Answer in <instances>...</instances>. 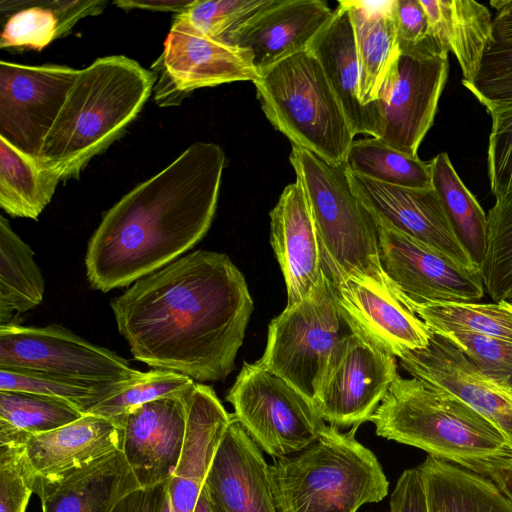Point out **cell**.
Wrapping results in <instances>:
<instances>
[{
  "label": "cell",
  "instance_id": "36",
  "mask_svg": "<svg viewBox=\"0 0 512 512\" xmlns=\"http://www.w3.org/2000/svg\"><path fill=\"white\" fill-rule=\"evenodd\" d=\"M84 415L62 399L0 390V431L36 435L74 422Z\"/></svg>",
  "mask_w": 512,
  "mask_h": 512
},
{
  "label": "cell",
  "instance_id": "42",
  "mask_svg": "<svg viewBox=\"0 0 512 512\" xmlns=\"http://www.w3.org/2000/svg\"><path fill=\"white\" fill-rule=\"evenodd\" d=\"M437 334L458 347L483 375L512 389V341L462 331Z\"/></svg>",
  "mask_w": 512,
  "mask_h": 512
},
{
  "label": "cell",
  "instance_id": "8",
  "mask_svg": "<svg viewBox=\"0 0 512 512\" xmlns=\"http://www.w3.org/2000/svg\"><path fill=\"white\" fill-rule=\"evenodd\" d=\"M353 332L322 270L304 300L271 320L265 351L258 361L314 403L332 353Z\"/></svg>",
  "mask_w": 512,
  "mask_h": 512
},
{
  "label": "cell",
  "instance_id": "1",
  "mask_svg": "<svg viewBox=\"0 0 512 512\" xmlns=\"http://www.w3.org/2000/svg\"><path fill=\"white\" fill-rule=\"evenodd\" d=\"M110 305L135 359L198 383L235 369L253 312L241 271L226 254L205 250L139 279Z\"/></svg>",
  "mask_w": 512,
  "mask_h": 512
},
{
  "label": "cell",
  "instance_id": "19",
  "mask_svg": "<svg viewBox=\"0 0 512 512\" xmlns=\"http://www.w3.org/2000/svg\"><path fill=\"white\" fill-rule=\"evenodd\" d=\"M203 490L212 512H278L263 451L231 414Z\"/></svg>",
  "mask_w": 512,
  "mask_h": 512
},
{
  "label": "cell",
  "instance_id": "2",
  "mask_svg": "<svg viewBox=\"0 0 512 512\" xmlns=\"http://www.w3.org/2000/svg\"><path fill=\"white\" fill-rule=\"evenodd\" d=\"M225 153L196 142L103 216L91 236L86 276L101 292L128 286L193 248L215 215Z\"/></svg>",
  "mask_w": 512,
  "mask_h": 512
},
{
  "label": "cell",
  "instance_id": "18",
  "mask_svg": "<svg viewBox=\"0 0 512 512\" xmlns=\"http://www.w3.org/2000/svg\"><path fill=\"white\" fill-rule=\"evenodd\" d=\"M193 388L142 404L116 423L123 429L122 452L141 488L171 478L181 454L187 398Z\"/></svg>",
  "mask_w": 512,
  "mask_h": 512
},
{
  "label": "cell",
  "instance_id": "12",
  "mask_svg": "<svg viewBox=\"0 0 512 512\" xmlns=\"http://www.w3.org/2000/svg\"><path fill=\"white\" fill-rule=\"evenodd\" d=\"M397 375L396 357L354 329L332 353L314 405L329 425L359 427L370 421Z\"/></svg>",
  "mask_w": 512,
  "mask_h": 512
},
{
  "label": "cell",
  "instance_id": "10",
  "mask_svg": "<svg viewBox=\"0 0 512 512\" xmlns=\"http://www.w3.org/2000/svg\"><path fill=\"white\" fill-rule=\"evenodd\" d=\"M226 400L248 435L274 459L301 451L326 427L310 399L259 361L243 363Z\"/></svg>",
  "mask_w": 512,
  "mask_h": 512
},
{
  "label": "cell",
  "instance_id": "46",
  "mask_svg": "<svg viewBox=\"0 0 512 512\" xmlns=\"http://www.w3.org/2000/svg\"><path fill=\"white\" fill-rule=\"evenodd\" d=\"M390 512H428L426 494L417 467L402 472L390 497Z\"/></svg>",
  "mask_w": 512,
  "mask_h": 512
},
{
  "label": "cell",
  "instance_id": "29",
  "mask_svg": "<svg viewBox=\"0 0 512 512\" xmlns=\"http://www.w3.org/2000/svg\"><path fill=\"white\" fill-rule=\"evenodd\" d=\"M428 23V35L445 53H453L462 70V82L475 76L492 40L490 10L473 0H420Z\"/></svg>",
  "mask_w": 512,
  "mask_h": 512
},
{
  "label": "cell",
  "instance_id": "25",
  "mask_svg": "<svg viewBox=\"0 0 512 512\" xmlns=\"http://www.w3.org/2000/svg\"><path fill=\"white\" fill-rule=\"evenodd\" d=\"M308 49L319 61L354 134L380 138L384 129L381 103L364 106L359 100L360 67L354 31L348 10L340 1Z\"/></svg>",
  "mask_w": 512,
  "mask_h": 512
},
{
  "label": "cell",
  "instance_id": "23",
  "mask_svg": "<svg viewBox=\"0 0 512 512\" xmlns=\"http://www.w3.org/2000/svg\"><path fill=\"white\" fill-rule=\"evenodd\" d=\"M270 241L287 288V306L304 300L321 273V252L312 211L301 184L287 185L270 211Z\"/></svg>",
  "mask_w": 512,
  "mask_h": 512
},
{
  "label": "cell",
  "instance_id": "39",
  "mask_svg": "<svg viewBox=\"0 0 512 512\" xmlns=\"http://www.w3.org/2000/svg\"><path fill=\"white\" fill-rule=\"evenodd\" d=\"M140 379L103 387H87L47 376L0 369V390L29 392L62 399L87 414L101 401L116 395Z\"/></svg>",
  "mask_w": 512,
  "mask_h": 512
},
{
  "label": "cell",
  "instance_id": "9",
  "mask_svg": "<svg viewBox=\"0 0 512 512\" xmlns=\"http://www.w3.org/2000/svg\"><path fill=\"white\" fill-rule=\"evenodd\" d=\"M0 369L87 387L134 381L146 374L62 326L26 327L13 322L0 325Z\"/></svg>",
  "mask_w": 512,
  "mask_h": 512
},
{
  "label": "cell",
  "instance_id": "22",
  "mask_svg": "<svg viewBox=\"0 0 512 512\" xmlns=\"http://www.w3.org/2000/svg\"><path fill=\"white\" fill-rule=\"evenodd\" d=\"M333 13L321 0H274L235 35L233 46L248 54L259 74L307 50Z\"/></svg>",
  "mask_w": 512,
  "mask_h": 512
},
{
  "label": "cell",
  "instance_id": "51",
  "mask_svg": "<svg viewBox=\"0 0 512 512\" xmlns=\"http://www.w3.org/2000/svg\"><path fill=\"white\" fill-rule=\"evenodd\" d=\"M194 512H212L209 501L202 488Z\"/></svg>",
  "mask_w": 512,
  "mask_h": 512
},
{
  "label": "cell",
  "instance_id": "44",
  "mask_svg": "<svg viewBox=\"0 0 512 512\" xmlns=\"http://www.w3.org/2000/svg\"><path fill=\"white\" fill-rule=\"evenodd\" d=\"M492 118L487 164L495 200L512 190V104L488 110Z\"/></svg>",
  "mask_w": 512,
  "mask_h": 512
},
{
  "label": "cell",
  "instance_id": "27",
  "mask_svg": "<svg viewBox=\"0 0 512 512\" xmlns=\"http://www.w3.org/2000/svg\"><path fill=\"white\" fill-rule=\"evenodd\" d=\"M394 1H340L348 10L360 67L359 100L379 101L400 55Z\"/></svg>",
  "mask_w": 512,
  "mask_h": 512
},
{
  "label": "cell",
  "instance_id": "45",
  "mask_svg": "<svg viewBox=\"0 0 512 512\" xmlns=\"http://www.w3.org/2000/svg\"><path fill=\"white\" fill-rule=\"evenodd\" d=\"M394 18L400 51L416 47L428 37V23L420 0H395Z\"/></svg>",
  "mask_w": 512,
  "mask_h": 512
},
{
  "label": "cell",
  "instance_id": "37",
  "mask_svg": "<svg viewBox=\"0 0 512 512\" xmlns=\"http://www.w3.org/2000/svg\"><path fill=\"white\" fill-rule=\"evenodd\" d=\"M487 249L480 267L485 292L495 302L512 289V190L487 215Z\"/></svg>",
  "mask_w": 512,
  "mask_h": 512
},
{
  "label": "cell",
  "instance_id": "35",
  "mask_svg": "<svg viewBox=\"0 0 512 512\" xmlns=\"http://www.w3.org/2000/svg\"><path fill=\"white\" fill-rule=\"evenodd\" d=\"M408 305L432 333L462 331L512 341V304L506 300Z\"/></svg>",
  "mask_w": 512,
  "mask_h": 512
},
{
  "label": "cell",
  "instance_id": "28",
  "mask_svg": "<svg viewBox=\"0 0 512 512\" xmlns=\"http://www.w3.org/2000/svg\"><path fill=\"white\" fill-rule=\"evenodd\" d=\"M106 5L105 0H3L0 11L6 22L0 48L41 51L69 34L81 19L102 13Z\"/></svg>",
  "mask_w": 512,
  "mask_h": 512
},
{
  "label": "cell",
  "instance_id": "5",
  "mask_svg": "<svg viewBox=\"0 0 512 512\" xmlns=\"http://www.w3.org/2000/svg\"><path fill=\"white\" fill-rule=\"evenodd\" d=\"M348 432L326 425L319 437L269 465L278 512H357L383 500L389 482L375 454Z\"/></svg>",
  "mask_w": 512,
  "mask_h": 512
},
{
  "label": "cell",
  "instance_id": "6",
  "mask_svg": "<svg viewBox=\"0 0 512 512\" xmlns=\"http://www.w3.org/2000/svg\"><path fill=\"white\" fill-rule=\"evenodd\" d=\"M289 160L312 211L324 274L331 282L350 276L398 293L381 264L378 225L353 192L345 166L297 146Z\"/></svg>",
  "mask_w": 512,
  "mask_h": 512
},
{
  "label": "cell",
  "instance_id": "15",
  "mask_svg": "<svg viewBox=\"0 0 512 512\" xmlns=\"http://www.w3.org/2000/svg\"><path fill=\"white\" fill-rule=\"evenodd\" d=\"M153 69L161 74L154 86L160 106L178 105L198 88L259 77L245 51L215 41L176 17Z\"/></svg>",
  "mask_w": 512,
  "mask_h": 512
},
{
  "label": "cell",
  "instance_id": "13",
  "mask_svg": "<svg viewBox=\"0 0 512 512\" xmlns=\"http://www.w3.org/2000/svg\"><path fill=\"white\" fill-rule=\"evenodd\" d=\"M79 70L0 62V137L38 159Z\"/></svg>",
  "mask_w": 512,
  "mask_h": 512
},
{
  "label": "cell",
  "instance_id": "30",
  "mask_svg": "<svg viewBox=\"0 0 512 512\" xmlns=\"http://www.w3.org/2000/svg\"><path fill=\"white\" fill-rule=\"evenodd\" d=\"M417 468L428 512H512L511 502L478 473L430 455Z\"/></svg>",
  "mask_w": 512,
  "mask_h": 512
},
{
  "label": "cell",
  "instance_id": "47",
  "mask_svg": "<svg viewBox=\"0 0 512 512\" xmlns=\"http://www.w3.org/2000/svg\"><path fill=\"white\" fill-rule=\"evenodd\" d=\"M169 480L138 488L124 497L112 512H174L168 492Z\"/></svg>",
  "mask_w": 512,
  "mask_h": 512
},
{
  "label": "cell",
  "instance_id": "24",
  "mask_svg": "<svg viewBox=\"0 0 512 512\" xmlns=\"http://www.w3.org/2000/svg\"><path fill=\"white\" fill-rule=\"evenodd\" d=\"M227 413L211 386L196 382L187 398L184 439L169 479L174 512H194L206 475L229 425Z\"/></svg>",
  "mask_w": 512,
  "mask_h": 512
},
{
  "label": "cell",
  "instance_id": "20",
  "mask_svg": "<svg viewBox=\"0 0 512 512\" xmlns=\"http://www.w3.org/2000/svg\"><path fill=\"white\" fill-rule=\"evenodd\" d=\"M332 284L354 329L393 356L400 358L428 345L431 331L399 293L350 276Z\"/></svg>",
  "mask_w": 512,
  "mask_h": 512
},
{
  "label": "cell",
  "instance_id": "3",
  "mask_svg": "<svg viewBox=\"0 0 512 512\" xmlns=\"http://www.w3.org/2000/svg\"><path fill=\"white\" fill-rule=\"evenodd\" d=\"M156 80L154 72L124 55L100 57L79 70L38 164L61 181L77 178L93 157L123 135Z\"/></svg>",
  "mask_w": 512,
  "mask_h": 512
},
{
  "label": "cell",
  "instance_id": "38",
  "mask_svg": "<svg viewBox=\"0 0 512 512\" xmlns=\"http://www.w3.org/2000/svg\"><path fill=\"white\" fill-rule=\"evenodd\" d=\"M274 0H216L195 3L175 17L201 34L233 46L235 35Z\"/></svg>",
  "mask_w": 512,
  "mask_h": 512
},
{
  "label": "cell",
  "instance_id": "31",
  "mask_svg": "<svg viewBox=\"0 0 512 512\" xmlns=\"http://www.w3.org/2000/svg\"><path fill=\"white\" fill-rule=\"evenodd\" d=\"M61 180L0 137V207L12 217L37 220Z\"/></svg>",
  "mask_w": 512,
  "mask_h": 512
},
{
  "label": "cell",
  "instance_id": "43",
  "mask_svg": "<svg viewBox=\"0 0 512 512\" xmlns=\"http://www.w3.org/2000/svg\"><path fill=\"white\" fill-rule=\"evenodd\" d=\"M24 443L22 439L0 441V512H25L34 492Z\"/></svg>",
  "mask_w": 512,
  "mask_h": 512
},
{
  "label": "cell",
  "instance_id": "17",
  "mask_svg": "<svg viewBox=\"0 0 512 512\" xmlns=\"http://www.w3.org/2000/svg\"><path fill=\"white\" fill-rule=\"evenodd\" d=\"M399 359L412 377L451 392L492 422L512 446V389L483 375L448 339L431 332L425 348Z\"/></svg>",
  "mask_w": 512,
  "mask_h": 512
},
{
  "label": "cell",
  "instance_id": "14",
  "mask_svg": "<svg viewBox=\"0 0 512 512\" xmlns=\"http://www.w3.org/2000/svg\"><path fill=\"white\" fill-rule=\"evenodd\" d=\"M385 274L407 304L476 303L484 296L480 269H468L429 245L378 225Z\"/></svg>",
  "mask_w": 512,
  "mask_h": 512
},
{
  "label": "cell",
  "instance_id": "48",
  "mask_svg": "<svg viewBox=\"0 0 512 512\" xmlns=\"http://www.w3.org/2000/svg\"><path fill=\"white\" fill-rule=\"evenodd\" d=\"M473 472L490 479L512 504V452L485 460Z\"/></svg>",
  "mask_w": 512,
  "mask_h": 512
},
{
  "label": "cell",
  "instance_id": "41",
  "mask_svg": "<svg viewBox=\"0 0 512 512\" xmlns=\"http://www.w3.org/2000/svg\"><path fill=\"white\" fill-rule=\"evenodd\" d=\"M462 84L487 111L512 104V40L492 39L475 76Z\"/></svg>",
  "mask_w": 512,
  "mask_h": 512
},
{
  "label": "cell",
  "instance_id": "52",
  "mask_svg": "<svg viewBox=\"0 0 512 512\" xmlns=\"http://www.w3.org/2000/svg\"><path fill=\"white\" fill-rule=\"evenodd\" d=\"M504 300H506L507 302L512 304V289L509 291V293L507 294V296Z\"/></svg>",
  "mask_w": 512,
  "mask_h": 512
},
{
  "label": "cell",
  "instance_id": "11",
  "mask_svg": "<svg viewBox=\"0 0 512 512\" xmlns=\"http://www.w3.org/2000/svg\"><path fill=\"white\" fill-rule=\"evenodd\" d=\"M448 69V54L429 35L416 47L400 51L379 100L384 118L380 140L418 157V148L433 125Z\"/></svg>",
  "mask_w": 512,
  "mask_h": 512
},
{
  "label": "cell",
  "instance_id": "40",
  "mask_svg": "<svg viewBox=\"0 0 512 512\" xmlns=\"http://www.w3.org/2000/svg\"><path fill=\"white\" fill-rule=\"evenodd\" d=\"M195 384L196 382L186 375L154 369L146 372L142 379L121 392L101 401L88 413L105 417L117 423L132 409L162 397L186 393Z\"/></svg>",
  "mask_w": 512,
  "mask_h": 512
},
{
  "label": "cell",
  "instance_id": "4",
  "mask_svg": "<svg viewBox=\"0 0 512 512\" xmlns=\"http://www.w3.org/2000/svg\"><path fill=\"white\" fill-rule=\"evenodd\" d=\"M370 421L378 436L470 471L512 452L492 422L451 392L415 377L398 374Z\"/></svg>",
  "mask_w": 512,
  "mask_h": 512
},
{
  "label": "cell",
  "instance_id": "16",
  "mask_svg": "<svg viewBox=\"0 0 512 512\" xmlns=\"http://www.w3.org/2000/svg\"><path fill=\"white\" fill-rule=\"evenodd\" d=\"M347 176L353 192L377 225L405 233L462 267L479 269L456 237L433 187L417 189L393 186L349 171Z\"/></svg>",
  "mask_w": 512,
  "mask_h": 512
},
{
  "label": "cell",
  "instance_id": "32",
  "mask_svg": "<svg viewBox=\"0 0 512 512\" xmlns=\"http://www.w3.org/2000/svg\"><path fill=\"white\" fill-rule=\"evenodd\" d=\"M45 282L31 248L0 217V325L38 306Z\"/></svg>",
  "mask_w": 512,
  "mask_h": 512
},
{
  "label": "cell",
  "instance_id": "34",
  "mask_svg": "<svg viewBox=\"0 0 512 512\" xmlns=\"http://www.w3.org/2000/svg\"><path fill=\"white\" fill-rule=\"evenodd\" d=\"M347 171L406 188H432L431 165L389 146L379 138L354 140L346 156Z\"/></svg>",
  "mask_w": 512,
  "mask_h": 512
},
{
  "label": "cell",
  "instance_id": "50",
  "mask_svg": "<svg viewBox=\"0 0 512 512\" xmlns=\"http://www.w3.org/2000/svg\"><path fill=\"white\" fill-rule=\"evenodd\" d=\"M490 5L497 11L492 20V39L512 40V0H494Z\"/></svg>",
  "mask_w": 512,
  "mask_h": 512
},
{
  "label": "cell",
  "instance_id": "49",
  "mask_svg": "<svg viewBox=\"0 0 512 512\" xmlns=\"http://www.w3.org/2000/svg\"><path fill=\"white\" fill-rule=\"evenodd\" d=\"M196 0H117L113 4L124 10L145 9L182 13L195 3Z\"/></svg>",
  "mask_w": 512,
  "mask_h": 512
},
{
  "label": "cell",
  "instance_id": "7",
  "mask_svg": "<svg viewBox=\"0 0 512 512\" xmlns=\"http://www.w3.org/2000/svg\"><path fill=\"white\" fill-rule=\"evenodd\" d=\"M253 83L266 118L292 146L306 149L332 165L345 164L356 135L309 49L260 72Z\"/></svg>",
  "mask_w": 512,
  "mask_h": 512
},
{
  "label": "cell",
  "instance_id": "33",
  "mask_svg": "<svg viewBox=\"0 0 512 512\" xmlns=\"http://www.w3.org/2000/svg\"><path fill=\"white\" fill-rule=\"evenodd\" d=\"M430 165L432 187L453 231L480 269L487 249V215L458 176L447 153L436 155Z\"/></svg>",
  "mask_w": 512,
  "mask_h": 512
},
{
  "label": "cell",
  "instance_id": "26",
  "mask_svg": "<svg viewBox=\"0 0 512 512\" xmlns=\"http://www.w3.org/2000/svg\"><path fill=\"white\" fill-rule=\"evenodd\" d=\"M138 488L130 465L118 450L35 493L41 499L42 512H112Z\"/></svg>",
  "mask_w": 512,
  "mask_h": 512
},
{
  "label": "cell",
  "instance_id": "21",
  "mask_svg": "<svg viewBox=\"0 0 512 512\" xmlns=\"http://www.w3.org/2000/svg\"><path fill=\"white\" fill-rule=\"evenodd\" d=\"M122 445V427L90 413L55 430L29 435L24 448L34 493L106 455L122 451Z\"/></svg>",
  "mask_w": 512,
  "mask_h": 512
}]
</instances>
